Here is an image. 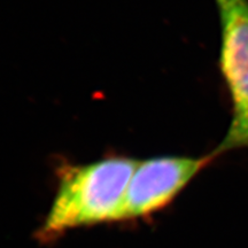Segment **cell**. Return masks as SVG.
Returning <instances> with one entry per match:
<instances>
[{
    "instance_id": "1",
    "label": "cell",
    "mask_w": 248,
    "mask_h": 248,
    "mask_svg": "<svg viewBox=\"0 0 248 248\" xmlns=\"http://www.w3.org/2000/svg\"><path fill=\"white\" fill-rule=\"evenodd\" d=\"M138 160L108 156L84 164L63 163L39 240L49 241L82 226L124 221V202Z\"/></svg>"
},
{
    "instance_id": "2",
    "label": "cell",
    "mask_w": 248,
    "mask_h": 248,
    "mask_svg": "<svg viewBox=\"0 0 248 248\" xmlns=\"http://www.w3.org/2000/svg\"><path fill=\"white\" fill-rule=\"evenodd\" d=\"M221 24L219 68L232 102L230 126L212 152L248 148V0H215Z\"/></svg>"
},
{
    "instance_id": "3",
    "label": "cell",
    "mask_w": 248,
    "mask_h": 248,
    "mask_svg": "<svg viewBox=\"0 0 248 248\" xmlns=\"http://www.w3.org/2000/svg\"><path fill=\"white\" fill-rule=\"evenodd\" d=\"M216 157L157 156L138 160L124 202V221L144 218L171 203Z\"/></svg>"
}]
</instances>
